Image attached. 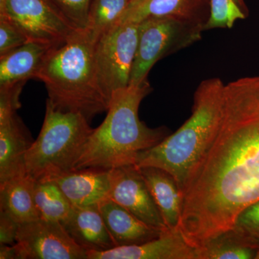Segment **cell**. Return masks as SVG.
<instances>
[{"instance_id":"6da1fadb","label":"cell","mask_w":259,"mask_h":259,"mask_svg":"<svg viewBox=\"0 0 259 259\" xmlns=\"http://www.w3.org/2000/svg\"><path fill=\"white\" fill-rule=\"evenodd\" d=\"M180 231L199 248L259 200V76L226 84L221 124L182 192Z\"/></svg>"},{"instance_id":"7a4b0ae2","label":"cell","mask_w":259,"mask_h":259,"mask_svg":"<svg viewBox=\"0 0 259 259\" xmlns=\"http://www.w3.org/2000/svg\"><path fill=\"white\" fill-rule=\"evenodd\" d=\"M151 92L146 81L130 84L112 95L106 117L94 128L74 170H112L136 165L140 153L168 136L166 127L151 128L139 119L140 105Z\"/></svg>"},{"instance_id":"3957f363","label":"cell","mask_w":259,"mask_h":259,"mask_svg":"<svg viewBox=\"0 0 259 259\" xmlns=\"http://www.w3.org/2000/svg\"><path fill=\"white\" fill-rule=\"evenodd\" d=\"M94 51L95 42L85 30L76 32L49 51L37 76L53 107L81 114L90 122L110 105L99 81Z\"/></svg>"},{"instance_id":"277c9868","label":"cell","mask_w":259,"mask_h":259,"mask_svg":"<svg viewBox=\"0 0 259 259\" xmlns=\"http://www.w3.org/2000/svg\"><path fill=\"white\" fill-rule=\"evenodd\" d=\"M225 86L217 77L199 83L190 118L159 144L140 153L136 166L156 167L168 172L177 181L182 193L191 171L219 128Z\"/></svg>"},{"instance_id":"5b68a950","label":"cell","mask_w":259,"mask_h":259,"mask_svg":"<svg viewBox=\"0 0 259 259\" xmlns=\"http://www.w3.org/2000/svg\"><path fill=\"white\" fill-rule=\"evenodd\" d=\"M90 122L81 114L61 111L47 100L40 134L25 154L27 175L37 182L74 171L94 131Z\"/></svg>"},{"instance_id":"8992f818","label":"cell","mask_w":259,"mask_h":259,"mask_svg":"<svg viewBox=\"0 0 259 259\" xmlns=\"http://www.w3.org/2000/svg\"><path fill=\"white\" fill-rule=\"evenodd\" d=\"M202 32L199 27L171 17L141 21L130 84L139 85L148 81V74L156 62L198 41Z\"/></svg>"},{"instance_id":"52a82bcc","label":"cell","mask_w":259,"mask_h":259,"mask_svg":"<svg viewBox=\"0 0 259 259\" xmlns=\"http://www.w3.org/2000/svg\"><path fill=\"white\" fill-rule=\"evenodd\" d=\"M139 35V23H120L95 42L97 76L110 102L116 91L129 86Z\"/></svg>"},{"instance_id":"ba28073f","label":"cell","mask_w":259,"mask_h":259,"mask_svg":"<svg viewBox=\"0 0 259 259\" xmlns=\"http://www.w3.org/2000/svg\"><path fill=\"white\" fill-rule=\"evenodd\" d=\"M0 15L13 22L29 42L51 48L62 45L79 31L49 0H0Z\"/></svg>"},{"instance_id":"9c48e42d","label":"cell","mask_w":259,"mask_h":259,"mask_svg":"<svg viewBox=\"0 0 259 259\" xmlns=\"http://www.w3.org/2000/svg\"><path fill=\"white\" fill-rule=\"evenodd\" d=\"M15 245L18 259H88L60 222L42 218L20 223Z\"/></svg>"},{"instance_id":"30bf717a","label":"cell","mask_w":259,"mask_h":259,"mask_svg":"<svg viewBox=\"0 0 259 259\" xmlns=\"http://www.w3.org/2000/svg\"><path fill=\"white\" fill-rule=\"evenodd\" d=\"M108 199L120 204L148 226L167 231L161 213L144 177L136 165L112 169Z\"/></svg>"},{"instance_id":"8fae6325","label":"cell","mask_w":259,"mask_h":259,"mask_svg":"<svg viewBox=\"0 0 259 259\" xmlns=\"http://www.w3.org/2000/svg\"><path fill=\"white\" fill-rule=\"evenodd\" d=\"M88 259H198V252L180 231L168 230L156 239L141 244L88 251Z\"/></svg>"},{"instance_id":"7c38bea8","label":"cell","mask_w":259,"mask_h":259,"mask_svg":"<svg viewBox=\"0 0 259 259\" xmlns=\"http://www.w3.org/2000/svg\"><path fill=\"white\" fill-rule=\"evenodd\" d=\"M209 16V0H135L120 23H140L147 18L171 17L203 30Z\"/></svg>"},{"instance_id":"4fadbf2b","label":"cell","mask_w":259,"mask_h":259,"mask_svg":"<svg viewBox=\"0 0 259 259\" xmlns=\"http://www.w3.org/2000/svg\"><path fill=\"white\" fill-rule=\"evenodd\" d=\"M112 170H74L51 180L59 186L73 206L98 205L108 199Z\"/></svg>"},{"instance_id":"5bb4252c","label":"cell","mask_w":259,"mask_h":259,"mask_svg":"<svg viewBox=\"0 0 259 259\" xmlns=\"http://www.w3.org/2000/svg\"><path fill=\"white\" fill-rule=\"evenodd\" d=\"M61 224L72 239L88 251H104L116 247L98 205H72Z\"/></svg>"},{"instance_id":"9a60e30c","label":"cell","mask_w":259,"mask_h":259,"mask_svg":"<svg viewBox=\"0 0 259 259\" xmlns=\"http://www.w3.org/2000/svg\"><path fill=\"white\" fill-rule=\"evenodd\" d=\"M98 207L116 247L141 244L166 231L148 226L111 199L102 201Z\"/></svg>"},{"instance_id":"2e32d148","label":"cell","mask_w":259,"mask_h":259,"mask_svg":"<svg viewBox=\"0 0 259 259\" xmlns=\"http://www.w3.org/2000/svg\"><path fill=\"white\" fill-rule=\"evenodd\" d=\"M33 143L16 114L0 121V184L26 173L25 154Z\"/></svg>"},{"instance_id":"e0dca14e","label":"cell","mask_w":259,"mask_h":259,"mask_svg":"<svg viewBox=\"0 0 259 259\" xmlns=\"http://www.w3.org/2000/svg\"><path fill=\"white\" fill-rule=\"evenodd\" d=\"M138 168L152 194L167 229L180 231L182 196L177 181L161 168L152 166Z\"/></svg>"},{"instance_id":"ac0fdd59","label":"cell","mask_w":259,"mask_h":259,"mask_svg":"<svg viewBox=\"0 0 259 259\" xmlns=\"http://www.w3.org/2000/svg\"><path fill=\"white\" fill-rule=\"evenodd\" d=\"M52 48L28 42L0 56V87L37 79L48 53Z\"/></svg>"},{"instance_id":"d6986e66","label":"cell","mask_w":259,"mask_h":259,"mask_svg":"<svg viewBox=\"0 0 259 259\" xmlns=\"http://www.w3.org/2000/svg\"><path fill=\"white\" fill-rule=\"evenodd\" d=\"M35 181L26 173L0 184V210L20 223L40 218L34 199Z\"/></svg>"},{"instance_id":"ffe728a7","label":"cell","mask_w":259,"mask_h":259,"mask_svg":"<svg viewBox=\"0 0 259 259\" xmlns=\"http://www.w3.org/2000/svg\"><path fill=\"white\" fill-rule=\"evenodd\" d=\"M132 0H92L85 32L94 42L120 23Z\"/></svg>"},{"instance_id":"44dd1931","label":"cell","mask_w":259,"mask_h":259,"mask_svg":"<svg viewBox=\"0 0 259 259\" xmlns=\"http://www.w3.org/2000/svg\"><path fill=\"white\" fill-rule=\"evenodd\" d=\"M34 199L40 218L61 223L67 218L72 204L51 180L35 181Z\"/></svg>"},{"instance_id":"7402d4cb","label":"cell","mask_w":259,"mask_h":259,"mask_svg":"<svg viewBox=\"0 0 259 259\" xmlns=\"http://www.w3.org/2000/svg\"><path fill=\"white\" fill-rule=\"evenodd\" d=\"M198 259H257L258 250L241 241L231 231L197 248Z\"/></svg>"},{"instance_id":"603a6c76","label":"cell","mask_w":259,"mask_h":259,"mask_svg":"<svg viewBox=\"0 0 259 259\" xmlns=\"http://www.w3.org/2000/svg\"><path fill=\"white\" fill-rule=\"evenodd\" d=\"M247 15L244 0H209V16L203 31L233 28L238 20L246 18Z\"/></svg>"},{"instance_id":"cb8c5ba5","label":"cell","mask_w":259,"mask_h":259,"mask_svg":"<svg viewBox=\"0 0 259 259\" xmlns=\"http://www.w3.org/2000/svg\"><path fill=\"white\" fill-rule=\"evenodd\" d=\"M231 231L245 244L256 248L259 253V200L238 214Z\"/></svg>"},{"instance_id":"d4e9b609","label":"cell","mask_w":259,"mask_h":259,"mask_svg":"<svg viewBox=\"0 0 259 259\" xmlns=\"http://www.w3.org/2000/svg\"><path fill=\"white\" fill-rule=\"evenodd\" d=\"M76 30L83 31L88 23L92 0H49Z\"/></svg>"},{"instance_id":"484cf974","label":"cell","mask_w":259,"mask_h":259,"mask_svg":"<svg viewBox=\"0 0 259 259\" xmlns=\"http://www.w3.org/2000/svg\"><path fill=\"white\" fill-rule=\"evenodd\" d=\"M25 34L10 19L0 15V56L28 42Z\"/></svg>"},{"instance_id":"4316f807","label":"cell","mask_w":259,"mask_h":259,"mask_svg":"<svg viewBox=\"0 0 259 259\" xmlns=\"http://www.w3.org/2000/svg\"><path fill=\"white\" fill-rule=\"evenodd\" d=\"M25 82L0 87V121L11 117L21 107L20 95Z\"/></svg>"},{"instance_id":"83f0119b","label":"cell","mask_w":259,"mask_h":259,"mask_svg":"<svg viewBox=\"0 0 259 259\" xmlns=\"http://www.w3.org/2000/svg\"><path fill=\"white\" fill-rule=\"evenodd\" d=\"M20 223L6 212L0 210V245L16 243Z\"/></svg>"},{"instance_id":"f1b7e54d","label":"cell","mask_w":259,"mask_h":259,"mask_svg":"<svg viewBox=\"0 0 259 259\" xmlns=\"http://www.w3.org/2000/svg\"><path fill=\"white\" fill-rule=\"evenodd\" d=\"M0 258L18 259V250L15 245H0Z\"/></svg>"},{"instance_id":"f546056e","label":"cell","mask_w":259,"mask_h":259,"mask_svg":"<svg viewBox=\"0 0 259 259\" xmlns=\"http://www.w3.org/2000/svg\"><path fill=\"white\" fill-rule=\"evenodd\" d=\"M258 259H259V253H258Z\"/></svg>"},{"instance_id":"4dcf8cb0","label":"cell","mask_w":259,"mask_h":259,"mask_svg":"<svg viewBox=\"0 0 259 259\" xmlns=\"http://www.w3.org/2000/svg\"><path fill=\"white\" fill-rule=\"evenodd\" d=\"M133 1H135V0H132V2H133Z\"/></svg>"}]
</instances>
